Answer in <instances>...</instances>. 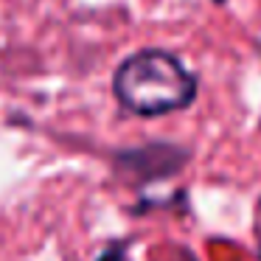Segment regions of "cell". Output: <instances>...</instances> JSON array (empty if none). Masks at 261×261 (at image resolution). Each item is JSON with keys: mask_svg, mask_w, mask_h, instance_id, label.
Instances as JSON below:
<instances>
[{"mask_svg": "<svg viewBox=\"0 0 261 261\" xmlns=\"http://www.w3.org/2000/svg\"><path fill=\"white\" fill-rule=\"evenodd\" d=\"M113 93L124 110L152 118L191 107L199 82L177 54L166 48H141L113 70Z\"/></svg>", "mask_w": 261, "mask_h": 261, "instance_id": "6da1fadb", "label": "cell"}, {"mask_svg": "<svg viewBox=\"0 0 261 261\" xmlns=\"http://www.w3.org/2000/svg\"><path fill=\"white\" fill-rule=\"evenodd\" d=\"M186 163L188 152L177 143H143V146H129L115 154V171L138 186L174 177Z\"/></svg>", "mask_w": 261, "mask_h": 261, "instance_id": "7a4b0ae2", "label": "cell"}, {"mask_svg": "<svg viewBox=\"0 0 261 261\" xmlns=\"http://www.w3.org/2000/svg\"><path fill=\"white\" fill-rule=\"evenodd\" d=\"M96 261H129V255H126V244L115 242V244H110V247H104V253L98 255Z\"/></svg>", "mask_w": 261, "mask_h": 261, "instance_id": "3957f363", "label": "cell"}, {"mask_svg": "<svg viewBox=\"0 0 261 261\" xmlns=\"http://www.w3.org/2000/svg\"><path fill=\"white\" fill-rule=\"evenodd\" d=\"M154 261H197V255L188 247H180V250H171L169 255H160V258H154Z\"/></svg>", "mask_w": 261, "mask_h": 261, "instance_id": "277c9868", "label": "cell"}, {"mask_svg": "<svg viewBox=\"0 0 261 261\" xmlns=\"http://www.w3.org/2000/svg\"><path fill=\"white\" fill-rule=\"evenodd\" d=\"M253 230H255V247H258V258H261V199L255 202V219H253Z\"/></svg>", "mask_w": 261, "mask_h": 261, "instance_id": "5b68a950", "label": "cell"}, {"mask_svg": "<svg viewBox=\"0 0 261 261\" xmlns=\"http://www.w3.org/2000/svg\"><path fill=\"white\" fill-rule=\"evenodd\" d=\"M214 3H227V0H214Z\"/></svg>", "mask_w": 261, "mask_h": 261, "instance_id": "8992f818", "label": "cell"}]
</instances>
